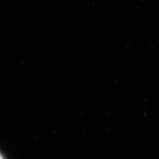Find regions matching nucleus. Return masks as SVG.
<instances>
[{"mask_svg":"<svg viewBox=\"0 0 159 159\" xmlns=\"http://www.w3.org/2000/svg\"><path fill=\"white\" fill-rule=\"evenodd\" d=\"M0 159H3V158H2V156H1V155H0Z\"/></svg>","mask_w":159,"mask_h":159,"instance_id":"1","label":"nucleus"}]
</instances>
